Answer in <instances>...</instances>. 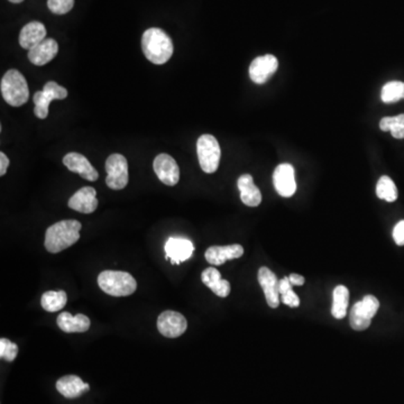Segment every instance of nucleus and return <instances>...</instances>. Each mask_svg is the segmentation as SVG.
<instances>
[{
    "instance_id": "nucleus-6",
    "label": "nucleus",
    "mask_w": 404,
    "mask_h": 404,
    "mask_svg": "<svg viewBox=\"0 0 404 404\" xmlns=\"http://www.w3.org/2000/svg\"><path fill=\"white\" fill-rule=\"evenodd\" d=\"M380 302L374 296H364L362 301L355 303L351 311L349 322L354 330L362 331L369 328L373 318L378 312Z\"/></svg>"
},
{
    "instance_id": "nucleus-9",
    "label": "nucleus",
    "mask_w": 404,
    "mask_h": 404,
    "mask_svg": "<svg viewBox=\"0 0 404 404\" xmlns=\"http://www.w3.org/2000/svg\"><path fill=\"white\" fill-rule=\"evenodd\" d=\"M154 172L158 176V179L161 180L162 183L169 187H174L178 185L180 180L179 165L176 163V160L169 154L162 153L156 156L153 163Z\"/></svg>"
},
{
    "instance_id": "nucleus-10",
    "label": "nucleus",
    "mask_w": 404,
    "mask_h": 404,
    "mask_svg": "<svg viewBox=\"0 0 404 404\" xmlns=\"http://www.w3.org/2000/svg\"><path fill=\"white\" fill-rule=\"evenodd\" d=\"M187 328V319L183 314L176 311L167 310L158 317V331L167 338H176V337L182 336Z\"/></svg>"
},
{
    "instance_id": "nucleus-19",
    "label": "nucleus",
    "mask_w": 404,
    "mask_h": 404,
    "mask_svg": "<svg viewBox=\"0 0 404 404\" xmlns=\"http://www.w3.org/2000/svg\"><path fill=\"white\" fill-rule=\"evenodd\" d=\"M47 37V28L40 22H31L22 28L19 34V45L25 50L32 49L44 41Z\"/></svg>"
},
{
    "instance_id": "nucleus-1",
    "label": "nucleus",
    "mask_w": 404,
    "mask_h": 404,
    "mask_svg": "<svg viewBox=\"0 0 404 404\" xmlns=\"http://www.w3.org/2000/svg\"><path fill=\"white\" fill-rule=\"evenodd\" d=\"M142 50L153 65H162L172 58L174 47L172 40L165 31L152 27L142 36Z\"/></svg>"
},
{
    "instance_id": "nucleus-29",
    "label": "nucleus",
    "mask_w": 404,
    "mask_h": 404,
    "mask_svg": "<svg viewBox=\"0 0 404 404\" xmlns=\"http://www.w3.org/2000/svg\"><path fill=\"white\" fill-rule=\"evenodd\" d=\"M18 355V346L6 338L0 339V357L7 362H14Z\"/></svg>"
},
{
    "instance_id": "nucleus-26",
    "label": "nucleus",
    "mask_w": 404,
    "mask_h": 404,
    "mask_svg": "<svg viewBox=\"0 0 404 404\" xmlns=\"http://www.w3.org/2000/svg\"><path fill=\"white\" fill-rule=\"evenodd\" d=\"M380 128L383 132H391L393 137L398 140L404 138V114L396 117H384L380 121Z\"/></svg>"
},
{
    "instance_id": "nucleus-18",
    "label": "nucleus",
    "mask_w": 404,
    "mask_h": 404,
    "mask_svg": "<svg viewBox=\"0 0 404 404\" xmlns=\"http://www.w3.org/2000/svg\"><path fill=\"white\" fill-rule=\"evenodd\" d=\"M59 53V44L53 38H45L28 52V60L33 65L42 67L52 61Z\"/></svg>"
},
{
    "instance_id": "nucleus-14",
    "label": "nucleus",
    "mask_w": 404,
    "mask_h": 404,
    "mask_svg": "<svg viewBox=\"0 0 404 404\" xmlns=\"http://www.w3.org/2000/svg\"><path fill=\"white\" fill-rule=\"evenodd\" d=\"M67 205L81 214H92L98 207L97 191L92 187H81L71 196Z\"/></svg>"
},
{
    "instance_id": "nucleus-30",
    "label": "nucleus",
    "mask_w": 404,
    "mask_h": 404,
    "mask_svg": "<svg viewBox=\"0 0 404 404\" xmlns=\"http://www.w3.org/2000/svg\"><path fill=\"white\" fill-rule=\"evenodd\" d=\"M74 0H47V7L56 15H65L74 8Z\"/></svg>"
},
{
    "instance_id": "nucleus-5",
    "label": "nucleus",
    "mask_w": 404,
    "mask_h": 404,
    "mask_svg": "<svg viewBox=\"0 0 404 404\" xmlns=\"http://www.w3.org/2000/svg\"><path fill=\"white\" fill-rule=\"evenodd\" d=\"M196 153L199 158L200 167L203 172L210 174L218 170L221 150L217 138L212 135H201L196 142Z\"/></svg>"
},
{
    "instance_id": "nucleus-34",
    "label": "nucleus",
    "mask_w": 404,
    "mask_h": 404,
    "mask_svg": "<svg viewBox=\"0 0 404 404\" xmlns=\"http://www.w3.org/2000/svg\"><path fill=\"white\" fill-rule=\"evenodd\" d=\"M292 289V285H291L290 280L289 278H282L281 281L278 282V291H280V296L283 293L287 292V291Z\"/></svg>"
},
{
    "instance_id": "nucleus-7",
    "label": "nucleus",
    "mask_w": 404,
    "mask_h": 404,
    "mask_svg": "<svg viewBox=\"0 0 404 404\" xmlns=\"http://www.w3.org/2000/svg\"><path fill=\"white\" fill-rule=\"evenodd\" d=\"M106 185L112 190H123L128 185V162L126 158L115 153L106 161Z\"/></svg>"
},
{
    "instance_id": "nucleus-13",
    "label": "nucleus",
    "mask_w": 404,
    "mask_h": 404,
    "mask_svg": "<svg viewBox=\"0 0 404 404\" xmlns=\"http://www.w3.org/2000/svg\"><path fill=\"white\" fill-rule=\"evenodd\" d=\"M63 165L67 167V170L71 172L78 173L81 178L88 181H97L99 178V173L91 165L88 158L83 156L80 153H69L63 158Z\"/></svg>"
},
{
    "instance_id": "nucleus-21",
    "label": "nucleus",
    "mask_w": 404,
    "mask_h": 404,
    "mask_svg": "<svg viewBox=\"0 0 404 404\" xmlns=\"http://www.w3.org/2000/svg\"><path fill=\"white\" fill-rule=\"evenodd\" d=\"M89 389V384L85 383L76 375H67L56 382V389L67 398H79L83 393L88 392Z\"/></svg>"
},
{
    "instance_id": "nucleus-4",
    "label": "nucleus",
    "mask_w": 404,
    "mask_h": 404,
    "mask_svg": "<svg viewBox=\"0 0 404 404\" xmlns=\"http://www.w3.org/2000/svg\"><path fill=\"white\" fill-rule=\"evenodd\" d=\"M98 285L112 296H128L136 291L137 283L129 273L121 271H103L98 276Z\"/></svg>"
},
{
    "instance_id": "nucleus-17",
    "label": "nucleus",
    "mask_w": 404,
    "mask_h": 404,
    "mask_svg": "<svg viewBox=\"0 0 404 404\" xmlns=\"http://www.w3.org/2000/svg\"><path fill=\"white\" fill-rule=\"evenodd\" d=\"M244 249L242 245L234 244L228 246H211L205 251V261L211 265H223L225 262L242 258Z\"/></svg>"
},
{
    "instance_id": "nucleus-25",
    "label": "nucleus",
    "mask_w": 404,
    "mask_h": 404,
    "mask_svg": "<svg viewBox=\"0 0 404 404\" xmlns=\"http://www.w3.org/2000/svg\"><path fill=\"white\" fill-rule=\"evenodd\" d=\"M67 302L65 291H47L42 296L41 305L49 312H58L65 307Z\"/></svg>"
},
{
    "instance_id": "nucleus-32",
    "label": "nucleus",
    "mask_w": 404,
    "mask_h": 404,
    "mask_svg": "<svg viewBox=\"0 0 404 404\" xmlns=\"http://www.w3.org/2000/svg\"><path fill=\"white\" fill-rule=\"evenodd\" d=\"M393 239L398 246L404 245V220L398 221L393 229Z\"/></svg>"
},
{
    "instance_id": "nucleus-31",
    "label": "nucleus",
    "mask_w": 404,
    "mask_h": 404,
    "mask_svg": "<svg viewBox=\"0 0 404 404\" xmlns=\"http://www.w3.org/2000/svg\"><path fill=\"white\" fill-rule=\"evenodd\" d=\"M280 299L283 303L291 308H298L300 305L299 296H296V293L292 289L281 294Z\"/></svg>"
},
{
    "instance_id": "nucleus-20",
    "label": "nucleus",
    "mask_w": 404,
    "mask_h": 404,
    "mask_svg": "<svg viewBox=\"0 0 404 404\" xmlns=\"http://www.w3.org/2000/svg\"><path fill=\"white\" fill-rule=\"evenodd\" d=\"M237 187L240 192V199L244 205L249 207H258L261 205V191L254 185V180L251 174L240 176L238 178Z\"/></svg>"
},
{
    "instance_id": "nucleus-3",
    "label": "nucleus",
    "mask_w": 404,
    "mask_h": 404,
    "mask_svg": "<svg viewBox=\"0 0 404 404\" xmlns=\"http://www.w3.org/2000/svg\"><path fill=\"white\" fill-rule=\"evenodd\" d=\"M3 98L12 107H21L30 99V89L25 76L16 70L7 71L0 83Z\"/></svg>"
},
{
    "instance_id": "nucleus-2",
    "label": "nucleus",
    "mask_w": 404,
    "mask_h": 404,
    "mask_svg": "<svg viewBox=\"0 0 404 404\" xmlns=\"http://www.w3.org/2000/svg\"><path fill=\"white\" fill-rule=\"evenodd\" d=\"M83 225L78 220H62L47 228L45 234V249L47 252H62L79 240Z\"/></svg>"
},
{
    "instance_id": "nucleus-12",
    "label": "nucleus",
    "mask_w": 404,
    "mask_h": 404,
    "mask_svg": "<svg viewBox=\"0 0 404 404\" xmlns=\"http://www.w3.org/2000/svg\"><path fill=\"white\" fill-rule=\"evenodd\" d=\"M273 183L280 196L285 198L292 196L296 191L294 167L289 163L278 165L273 173Z\"/></svg>"
},
{
    "instance_id": "nucleus-33",
    "label": "nucleus",
    "mask_w": 404,
    "mask_h": 404,
    "mask_svg": "<svg viewBox=\"0 0 404 404\" xmlns=\"http://www.w3.org/2000/svg\"><path fill=\"white\" fill-rule=\"evenodd\" d=\"M9 167V158H7L5 153H0V176H3L6 174L7 169Z\"/></svg>"
},
{
    "instance_id": "nucleus-22",
    "label": "nucleus",
    "mask_w": 404,
    "mask_h": 404,
    "mask_svg": "<svg viewBox=\"0 0 404 404\" xmlns=\"http://www.w3.org/2000/svg\"><path fill=\"white\" fill-rule=\"evenodd\" d=\"M58 326L62 331L72 334V333H85L90 328V319L83 314L72 316L70 312H62L58 316Z\"/></svg>"
},
{
    "instance_id": "nucleus-35",
    "label": "nucleus",
    "mask_w": 404,
    "mask_h": 404,
    "mask_svg": "<svg viewBox=\"0 0 404 404\" xmlns=\"http://www.w3.org/2000/svg\"><path fill=\"white\" fill-rule=\"evenodd\" d=\"M289 280H290L291 285H305V278L299 276V274H291V276H289Z\"/></svg>"
},
{
    "instance_id": "nucleus-8",
    "label": "nucleus",
    "mask_w": 404,
    "mask_h": 404,
    "mask_svg": "<svg viewBox=\"0 0 404 404\" xmlns=\"http://www.w3.org/2000/svg\"><path fill=\"white\" fill-rule=\"evenodd\" d=\"M67 97V90L65 87L58 85L54 81H49L45 83L43 90L37 91L33 97V101L35 103L34 114L40 119H45L49 115V107L53 100H63Z\"/></svg>"
},
{
    "instance_id": "nucleus-24",
    "label": "nucleus",
    "mask_w": 404,
    "mask_h": 404,
    "mask_svg": "<svg viewBox=\"0 0 404 404\" xmlns=\"http://www.w3.org/2000/svg\"><path fill=\"white\" fill-rule=\"evenodd\" d=\"M349 291L345 285H338L335 287L333 293V308L331 314L336 319H343L347 314L348 308Z\"/></svg>"
},
{
    "instance_id": "nucleus-16",
    "label": "nucleus",
    "mask_w": 404,
    "mask_h": 404,
    "mask_svg": "<svg viewBox=\"0 0 404 404\" xmlns=\"http://www.w3.org/2000/svg\"><path fill=\"white\" fill-rule=\"evenodd\" d=\"M258 282L263 289L267 305L273 309H276L280 305V291H278V280L276 274L263 267L258 271Z\"/></svg>"
},
{
    "instance_id": "nucleus-36",
    "label": "nucleus",
    "mask_w": 404,
    "mask_h": 404,
    "mask_svg": "<svg viewBox=\"0 0 404 404\" xmlns=\"http://www.w3.org/2000/svg\"><path fill=\"white\" fill-rule=\"evenodd\" d=\"M9 1L12 3H23L24 0H9Z\"/></svg>"
},
{
    "instance_id": "nucleus-11",
    "label": "nucleus",
    "mask_w": 404,
    "mask_h": 404,
    "mask_svg": "<svg viewBox=\"0 0 404 404\" xmlns=\"http://www.w3.org/2000/svg\"><path fill=\"white\" fill-rule=\"evenodd\" d=\"M278 67V59L272 54L258 56L251 63L249 76L253 83L263 85L273 74H276Z\"/></svg>"
},
{
    "instance_id": "nucleus-27",
    "label": "nucleus",
    "mask_w": 404,
    "mask_h": 404,
    "mask_svg": "<svg viewBox=\"0 0 404 404\" xmlns=\"http://www.w3.org/2000/svg\"><path fill=\"white\" fill-rule=\"evenodd\" d=\"M376 194L378 198L387 202H394L398 199V189L393 180L389 176H383L378 180L376 185Z\"/></svg>"
},
{
    "instance_id": "nucleus-23",
    "label": "nucleus",
    "mask_w": 404,
    "mask_h": 404,
    "mask_svg": "<svg viewBox=\"0 0 404 404\" xmlns=\"http://www.w3.org/2000/svg\"><path fill=\"white\" fill-rule=\"evenodd\" d=\"M201 280L216 296L226 298L230 293V285L228 281L223 280L220 272L214 267L205 269L201 274Z\"/></svg>"
},
{
    "instance_id": "nucleus-15",
    "label": "nucleus",
    "mask_w": 404,
    "mask_h": 404,
    "mask_svg": "<svg viewBox=\"0 0 404 404\" xmlns=\"http://www.w3.org/2000/svg\"><path fill=\"white\" fill-rule=\"evenodd\" d=\"M194 244L187 238L170 237L165 244L167 258H170L171 263L179 265L187 261L194 254Z\"/></svg>"
},
{
    "instance_id": "nucleus-28",
    "label": "nucleus",
    "mask_w": 404,
    "mask_h": 404,
    "mask_svg": "<svg viewBox=\"0 0 404 404\" xmlns=\"http://www.w3.org/2000/svg\"><path fill=\"white\" fill-rule=\"evenodd\" d=\"M382 101L385 103H398L404 99V83L391 81L384 85L381 94Z\"/></svg>"
}]
</instances>
